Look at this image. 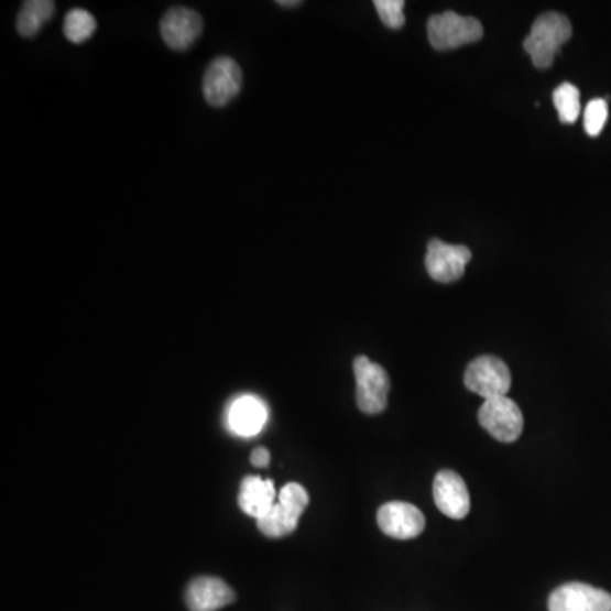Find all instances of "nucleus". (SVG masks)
Returning <instances> with one entry per match:
<instances>
[{
  "label": "nucleus",
  "mask_w": 611,
  "mask_h": 611,
  "mask_svg": "<svg viewBox=\"0 0 611 611\" xmlns=\"http://www.w3.org/2000/svg\"><path fill=\"white\" fill-rule=\"evenodd\" d=\"M572 36L569 19L559 12H545L535 19L534 26L523 41V48L537 68L553 67L560 46Z\"/></svg>",
  "instance_id": "obj_1"
},
{
  "label": "nucleus",
  "mask_w": 611,
  "mask_h": 611,
  "mask_svg": "<svg viewBox=\"0 0 611 611\" xmlns=\"http://www.w3.org/2000/svg\"><path fill=\"white\" fill-rule=\"evenodd\" d=\"M309 494L299 482H290L281 489L271 512L257 520V526L265 537L282 538L293 534L301 515L308 508Z\"/></svg>",
  "instance_id": "obj_2"
},
{
  "label": "nucleus",
  "mask_w": 611,
  "mask_h": 611,
  "mask_svg": "<svg viewBox=\"0 0 611 611\" xmlns=\"http://www.w3.org/2000/svg\"><path fill=\"white\" fill-rule=\"evenodd\" d=\"M357 382V406L365 415H379L388 406L391 381L384 367L360 356L353 360Z\"/></svg>",
  "instance_id": "obj_3"
},
{
  "label": "nucleus",
  "mask_w": 611,
  "mask_h": 611,
  "mask_svg": "<svg viewBox=\"0 0 611 611\" xmlns=\"http://www.w3.org/2000/svg\"><path fill=\"white\" fill-rule=\"evenodd\" d=\"M484 30L476 18H463L457 12L447 11L434 15L428 21V41L437 52L460 48L481 40Z\"/></svg>",
  "instance_id": "obj_4"
},
{
  "label": "nucleus",
  "mask_w": 611,
  "mask_h": 611,
  "mask_svg": "<svg viewBox=\"0 0 611 611\" xmlns=\"http://www.w3.org/2000/svg\"><path fill=\"white\" fill-rule=\"evenodd\" d=\"M466 388L484 397V401L506 396L512 390V372L503 360L493 356L478 357L472 360L463 375Z\"/></svg>",
  "instance_id": "obj_5"
},
{
  "label": "nucleus",
  "mask_w": 611,
  "mask_h": 611,
  "mask_svg": "<svg viewBox=\"0 0 611 611\" xmlns=\"http://www.w3.org/2000/svg\"><path fill=\"white\" fill-rule=\"evenodd\" d=\"M241 81H243V72L240 65L230 56H219L212 59L204 74V97L212 108H222L230 105L231 100L240 94Z\"/></svg>",
  "instance_id": "obj_6"
},
{
  "label": "nucleus",
  "mask_w": 611,
  "mask_h": 611,
  "mask_svg": "<svg viewBox=\"0 0 611 611\" xmlns=\"http://www.w3.org/2000/svg\"><path fill=\"white\" fill-rule=\"evenodd\" d=\"M479 423L497 440L513 444L523 432L522 410L508 396L494 397L482 403Z\"/></svg>",
  "instance_id": "obj_7"
},
{
  "label": "nucleus",
  "mask_w": 611,
  "mask_h": 611,
  "mask_svg": "<svg viewBox=\"0 0 611 611\" xmlns=\"http://www.w3.org/2000/svg\"><path fill=\"white\" fill-rule=\"evenodd\" d=\"M471 250L463 244H448L445 241H428V252L425 257L426 272L434 281L456 282L466 272L467 263L471 262Z\"/></svg>",
  "instance_id": "obj_8"
},
{
  "label": "nucleus",
  "mask_w": 611,
  "mask_h": 611,
  "mask_svg": "<svg viewBox=\"0 0 611 611\" xmlns=\"http://www.w3.org/2000/svg\"><path fill=\"white\" fill-rule=\"evenodd\" d=\"M548 611H611V594L585 582H567L548 597Z\"/></svg>",
  "instance_id": "obj_9"
},
{
  "label": "nucleus",
  "mask_w": 611,
  "mask_h": 611,
  "mask_svg": "<svg viewBox=\"0 0 611 611\" xmlns=\"http://www.w3.org/2000/svg\"><path fill=\"white\" fill-rule=\"evenodd\" d=\"M203 18L193 9L172 8L160 21V34L168 48L186 52L203 33Z\"/></svg>",
  "instance_id": "obj_10"
},
{
  "label": "nucleus",
  "mask_w": 611,
  "mask_h": 611,
  "mask_svg": "<svg viewBox=\"0 0 611 611\" xmlns=\"http://www.w3.org/2000/svg\"><path fill=\"white\" fill-rule=\"evenodd\" d=\"M378 525L388 537L412 541L425 530V516L413 504L391 501L379 508Z\"/></svg>",
  "instance_id": "obj_11"
},
{
  "label": "nucleus",
  "mask_w": 611,
  "mask_h": 611,
  "mask_svg": "<svg viewBox=\"0 0 611 611\" xmlns=\"http://www.w3.org/2000/svg\"><path fill=\"white\" fill-rule=\"evenodd\" d=\"M434 500L438 510L448 519L462 520L471 512V497L466 482L457 472L448 469L435 476Z\"/></svg>",
  "instance_id": "obj_12"
},
{
  "label": "nucleus",
  "mask_w": 611,
  "mask_h": 611,
  "mask_svg": "<svg viewBox=\"0 0 611 611\" xmlns=\"http://www.w3.org/2000/svg\"><path fill=\"white\" fill-rule=\"evenodd\" d=\"M234 591L228 582L215 576H199L186 589V604L190 611H218L234 601Z\"/></svg>",
  "instance_id": "obj_13"
},
{
  "label": "nucleus",
  "mask_w": 611,
  "mask_h": 611,
  "mask_svg": "<svg viewBox=\"0 0 611 611\" xmlns=\"http://www.w3.org/2000/svg\"><path fill=\"white\" fill-rule=\"evenodd\" d=\"M268 419V404L252 394L237 397L228 407V426L240 437H253L260 434Z\"/></svg>",
  "instance_id": "obj_14"
},
{
  "label": "nucleus",
  "mask_w": 611,
  "mask_h": 611,
  "mask_svg": "<svg viewBox=\"0 0 611 611\" xmlns=\"http://www.w3.org/2000/svg\"><path fill=\"white\" fill-rule=\"evenodd\" d=\"M275 501H277V493H275L272 479L263 481L259 476H247L241 481L238 504H240L241 512L257 520L262 519L271 512Z\"/></svg>",
  "instance_id": "obj_15"
},
{
  "label": "nucleus",
  "mask_w": 611,
  "mask_h": 611,
  "mask_svg": "<svg viewBox=\"0 0 611 611\" xmlns=\"http://www.w3.org/2000/svg\"><path fill=\"white\" fill-rule=\"evenodd\" d=\"M55 11L56 4L52 0H26L18 14V33L24 37L36 36Z\"/></svg>",
  "instance_id": "obj_16"
},
{
  "label": "nucleus",
  "mask_w": 611,
  "mask_h": 611,
  "mask_svg": "<svg viewBox=\"0 0 611 611\" xmlns=\"http://www.w3.org/2000/svg\"><path fill=\"white\" fill-rule=\"evenodd\" d=\"M97 30V21L86 9H72L65 15L64 33L70 43L80 45L94 36Z\"/></svg>",
  "instance_id": "obj_17"
},
{
  "label": "nucleus",
  "mask_w": 611,
  "mask_h": 611,
  "mask_svg": "<svg viewBox=\"0 0 611 611\" xmlns=\"http://www.w3.org/2000/svg\"><path fill=\"white\" fill-rule=\"evenodd\" d=\"M553 99L554 106L559 112L560 122L572 124V122L578 121L579 112H581V94H579L578 87L572 86L569 81L560 84L554 90Z\"/></svg>",
  "instance_id": "obj_18"
},
{
  "label": "nucleus",
  "mask_w": 611,
  "mask_h": 611,
  "mask_svg": "<svg viewBox=\"0 0 611 611\" xmlns=\"http://www.w3.org/2000/svg\"><path fill=\"white\" fill-rule=\"evenodd\" d=\"M374 6L382 23L390 30H401L406 23L403 0H375Z\"/></svg>",
  "instance_id": "obj_19"
},
{
  "label": "nucleus",
  "mask_w": 611,
  "mask_h": 611,
  "mask_svg": "<svg viewBox=\"0 0 611 611\" xmlns=\"http://www.w3.org/2000/svg\"><path fill=\"white\" fill-rule=\"evenodd\" d=\"M608 119V105L604 99H593L586 106L585 130L589 137H598Z\"/></svg>",
  "instance_id": "obj_20"
},
{
  "label": "nucleus",
  "mask_w": 611,
  "mask_h": 611,
  "mask_svg": "<svg viewBox=\"0 0 611 611\" xmlns=\"http://www.w3.org/2000/svg\"><path fill=\"white\" fill-rule=\"evenodd\" d=\"M250 462L257 467V469H263L271 463V452H269L265 447H257L253 450L252 456H250Z\"/></svg>",
  "instance_id": "obj_21"
},
{
  "label": "nucleus",
  "mask_w": 611,
  "mask_h": 611,
  "mask_svg": "<svg viewBox=\"0 0 611 611\" xmlns=\"http://www.w3.org/2000/svg\"><path fill=\"white\" fill-rule=\"evenodd\" d=\"M303 4L299 0H279L277 6L281 8H297V6Z\"/></svg>",
  "instance_id": "obj_22"
}]
</instances>
